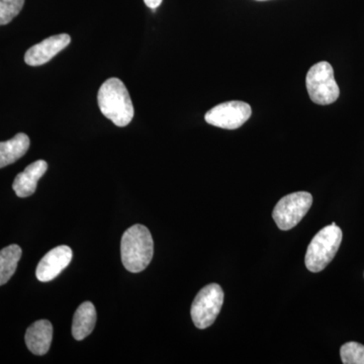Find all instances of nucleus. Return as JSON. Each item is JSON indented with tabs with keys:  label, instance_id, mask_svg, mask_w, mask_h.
Here are the masks:
<instances>
[{
	"label": "nucleus",
	"instance_id": "nucleus-1",
	"mask_svg": "<svg viewBox=\"0 0 364 364\" xmlns=\"http://www.w3.org/2000/svg\"><path fill=\"white\" fill-rule=\"evenodd\" d=\"M97 102L102 114L117 127L128 126L133 119V102L121 79L109 78L105 81L98 91Z\"/></svg>",
	"mask_w": 364,
	"mask_h": 364
},
{
	"label": "nucleus",
	"instance_id": "nucleus-2",
	"mask_svg": "<svg viewBox=\"0 0 364 364\" xmlns=\"http://www.w3.org/2000/svg\"><path fill=\"white\" fill-rule=\"evenodd\" d=\"M154 254V241L149 229L134 225L123 235L121 242L122 261L127 270L138 273L150 264Z\"/></svg>",
	"mask_w": 364,
	"mask_h": 364
},
{
	"label": "nucleus",
	"instance_id": "nucleus-3",
	"mask_svg": "<svg viewBox=\"0 0 364 364\" xmlns=\"http://www.w3.org/2000/svg\"><path fill=\"white\" fill-rule=\"evenodd\" d=\"M341 229L335 223L323 228L314 237L306 253V267L311 272H320L334 259L341 245Z\"/></svg>",
	"mask_w": 364,
	"mask_h": 364
},
{
	"label": "nucleus",
	"instance_id": "nucleus-4",
	"mask_svg": "<svg viewBox=\"0 0 364 364\" xmlns=\"http://www.w3.org/2000/svg\"><path fill=\"white\" fill-rule=\"evenodd\" d=\"M306 90L316 105L334 104L340 95L339 86L334 77L331 64L322 61L311 67L306 73Z\"/></svg>",
	"mask_w": 364,
	"mask_h": 364
},
{
	"label": "nucleus",
	"instance_id": "nucleus-5",
	"mask_svg": "<svg viewBox=\"0 0 364 364\" xmlns=\"http://www.w3.org/2000/svg\"><path fill=\"white\" fill-rule=\"evenodd\" d=\"M224 303V291L217 284H210L203 287L196 294L191 306V318L198 329H205L214 324L215 318L221 312Z\"/></svg>",
	"mask_w": 364,
	"mask_h": 364
},
{
	"label": "nucleus",
	"instance_id": "nucleus-6",
	"mask_svg": "<svg viewBox=\"0 0 364 364\" xmlns=\"http://www.w3.org/2000/svg\"><path fill=\"white\" fill-rule=\"evenodd\" d=\"M312 203L313 196L306 191H298L284 196L273 210V220L280 230L289 231L308 214Z\"/></svg>",
	"mask_w": 364,
	"mask_h": 364
},
{
	"label": "nucleus",
	"instance_id": "nucleus-7",
	"mask_svg": "<svg viewBox=\"0 0 364 364\" xmlns=\"http://www.w3.org/2000/svg\"><path fill=\"white\" fill-rule=\"evenodd\" d=\"M252 109L247 102L240 100L223 102L205 114V122L210 126L226 130H236L250 119Z\"/></svg>",
	"mask_w": 364,
	"mask_h": 364
},
{
	"label": "nucleus",
	"instance_id": "nucleus-8",
	"mask_svg": "<svg viewBox=\"0 0 364 364\" xmlns=\"http://www.w3.org/2000/svg\"><path fill=\"white\" fill-rule=\"evenodd\" d=\"M73 253L66 245L58 246L49 251L38 264L36 275L42 282H51L63 272L71 262Z\"/></svg>",
	"mask_w": 364,
	"mask_h": 364
},
{
	"label": "nucleus",
	"instance_id": "nucleus-9",
	"mask_svg": "<svg viewBox=\"0 0 364 364\" xmlns=\"http://www.w3.org/2000/svg\"><path fill=\"white\" fill-rule=\"evenodd\" d=\"M70 36L67 35V33L52 36V37L42 41L39 44L33 46L26 51L25 55L26 63L30 66L44 65L62 50L65 49L67 46L70 44Z\"/></svg>",
	"mask_w": 364,
	"mask_h": 364
},
{
	"label": "nucleus",
	"instance_id": "nucleus-10",
	"mask_svg": "<svg viewBox=\"0 0 364 364\" xmlns=\"http://www.w3.org/2000/svg\"><path fill=\"white\" fill-rule=\"evenodd\" d=\"M48 169V163L38 160L32 163L14 179L13 188L18 198H28L35 193L38 182Z\"/></svg>",
	"mask_w": 364,
	"mask_h": 364
},
{
	"label": "nucleus",
	"instance_id": "nucleus-11",
	"mask_svg": "<svg viewBox=\"0 0 364 364\" xmlns=\"http://www.w3.org/2000/svg\"><path fill=\"white\" fill-rule=\"evenodd\" d=\"M26 344L35 355H45L49 351L53 339V326L48 320H40L28 328Z\"/></svg>",
	"mask_w": 364,
	"mask_h": 364
},
{
	"label": "nucleus",
	"instance_id": "nucleus-12",
	"mask_svg": "<svg viewBox=\"0 0 364 364\" xmlns=\"http://www.w3.org/2000/svg\"><path fill=\"white\" fill-rule=\"evenodd\" d=\"M97 323V310L90 301L81 304L74 314L72 323V335L80 341L90 336Z\"/></svg>",
	"mask_w": 364,
	"mask_h": 364
},
{
	"label": "nucleus",
	"instance_id": "nucleus-13",
	"mask_svg": "<svg viewBox=\"0 0 364 364\" xmlns=\"http://www.w3.org/2000/svg\"><path fill=\"white\" fill-rule=\"evenodd\" d=\"M30 144V138L23 133L18 134L6 142H0V168L18 161L28 152Z\"/></svg>",
	"mask_w": 364,
	"mask_h": 364
},
{
	"label": "nucleus",
	"instance_id": "nucleus-14",
	"mask_svg": "<svg viewBox=\"0 0 364 364\" xmlns=\"http://www.w3.org/2000/svg\"><path fill=\"white\" fill-rule=\"evenodd\" d=\"M21 253V248L16 244L0 251V286L6 284L16 272Z\"/></svg>",
	"mask_w": 364,
	"mask_h": 364
},
{
	"label": "nucleus",
	"instance_id": "nucleus-15",
	"mask_svg": "<svg viewBox=\"0 0 364 364\" xmlns=\"http://www.w3.org/2000/svg\"><path fill=\"white\" fill-rule=\"evenodd\" d=\"M340 356L344 364H364V345L348 342L342 345Z\"/></svg>",
	"mask_w": 364,
	"mask_h": 364
},
{
	"label": "nucleus",
	"instance_id": "nucleus-16",
	"mask_svg": "<svg viewBox=\"0 0 364 364\" xmlns=\"http://www.w3.org/2000/svg\"><path fill=\"white\" fill-rule=\"evenodd\" d=\"M25 0H0V26L7 25L21 13Z\"/></svg>",
	"mask_w": 364,
	"mask_h": 364
},
{
	"label": "nucleus",
	"instance_id": "nucleus-17",
	"mask_svg": "<svg viewBox=\"0 0 364 364\" xmlns=\"http://www.w3.org/2000/svg\"><path fill=\"white\" fill-rule=\"evenodd\" d=\"M144 2H145L146 6L149 7V9L155 11V9L159 7L160 4H162V0H144Z\"/></svg>",
	"mask_w": 364,
	"mask_h": 364
},
{
	"label": "nucleus",
	"instance_id": "nucleus-18",
	"mask_svg": "<svg viewBox=\"0 0 364 364\" xmlns=\"http://www.w3.org/2000/svg\"><path fill=\"white\" fill-rule=\"evenodd\" d=\"M259 1H265V0H259Z\"/></svg>",
	"mask_w": 364,
	"mask_h": 364
}]
</instances>
